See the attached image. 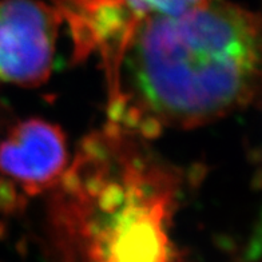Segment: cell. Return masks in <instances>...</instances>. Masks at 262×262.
Wrapping results in <instances>:
<instances>
[{"label": "cell", "instance_id": "cell-1", "mask_svg": "<svg viewBox=\"0 0 262 262\" xmlns=\"http://www.w3.org/2000/svg\"><path fill=\"white\" fill-rule=\"evenodd\" d=\"M106 73L110 124L145 139L166 128L200 127L255 98L259 19L226 0L150 17Z\"/></svg>", "mask_w": 262, "mask_h": 262}, {"label": "cell", "instance_id": "cell-2", "mask_svg": "<svg viewBox=\"0 0 262 262\" xmlns=\"http://www.w3.org/2000/svg\"><path fill=\"white\" fill-rule=\"evenodd\" d=\"M180 174L145 138L107 123L90 134L50 191L56 262H177Z\"/></svg>", "mask_w": 262, "mask_h": 262}, {"label": "cell", "instance_id": "cell-3", "mask_svg": "<svg viewBox=\"0 0 262 262\" xmlns=\"http://www.w3.org/2000/svg\"><path fill=\"white\" fill-rule=\"evenodd\" d=\"M70 159L58 124L30 118L10 126L0 139V210L15 211L51 191Z\"/></svg>", "mask_w": 262, "mask_h": 262}, {"label": "cell", "instance_id": "cell-4", "mask_svg": "<svg viewBox=\"0 0 262 262\" xmlns=\"http://www.w3.org/2000/svg\"><path fill=\"white\" fill-rule=\"evenodd\" d=\"M204 0H58L59 17L69 25L78 60H114L141 23L178 15Z\"/></svg>", "mask_w": 262, "mask_h": 262}, {"label": "cell", "instance_id": "cell-5", "mask_svg": "<svg viewBox=\"0 0 262 262\" xmlns=\"http://www.w3.org/2000/svg\"><path fill=\"white\" fill-rule=\"evenodd\" d=\"M59 23L40 0H0V82L36 87L49 79Z\"/></svg>", "mask_w": 262, "mask_h": 262}]
</instances>
